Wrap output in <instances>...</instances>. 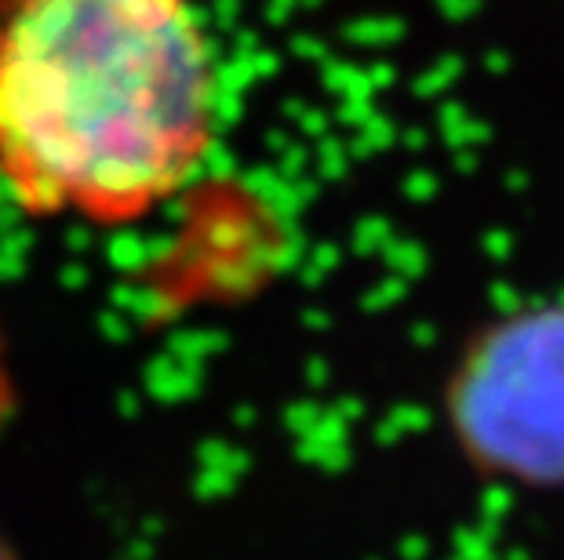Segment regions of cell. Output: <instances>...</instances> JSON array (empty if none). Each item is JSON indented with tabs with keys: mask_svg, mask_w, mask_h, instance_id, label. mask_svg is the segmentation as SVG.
I'll list each match as a JSON object with an SVG mask.
<instances>
[{
	"mask_svg": "<svg viewBox=\"0 0 564 560\" xmlns=\"http://www.w3.org/2000/svg\"><path fill=\"white\" fill-rule=\"evenodd\" d=\"M223 69L197 0H0V194L121 226L208 161Z\"/></svg>",
	"mask_w": 564,
	"mask_h": 560,
	"instance_id": "6da1fadb",
	"label": "cell"
},
{
	"mask_svg": "<svg viewBox=\"0 0 564 560\" xmlns=\"http://www.w3.org/2000/svg\"><path fill=\"white\" fill-rule=\"evenodd\" d=\"M455 426L488 473L564 484V303L521 309L477 342L455 383Z\"/></svg>",
	"mask_w": 564,
	"mask_h": 560,
	"instance_id": "7a4b0ae2",
	"label": "cell"
}]
</instances>
